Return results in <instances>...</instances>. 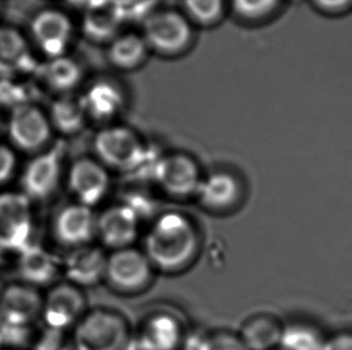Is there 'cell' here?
<instances>
[{
  "instance_id": "6da1fadb",
  "label": "cell",
  "mask_w": 352,
  "mask_h": 350,
  "mask_svg": "<svg viewBox=\"0 0 352 350\" xmlns=\"http://www.w3.org/2000/svg\"><path fill=\"white\" fill-rule=\"evenodd\" d=\"M141 248L157 272L182 274L195 264L200 256V228L188 213L164 210L148 224Z\"/></svg>"
},
{
  "instance_id": "7a4b0ae2",
  "label": "cell",
  "mask_w": 352,
  "mask_h": 350,
  "mask_svg": "<svg viewBox=\"0 0 352 350\" xmlns=\"http://www.w3.org/2000/svg\"><path fill=\"white\" fill-rule=\"evenodd\" d=\"M93 156L112 173L143 174L148 170V179L157 157H151L146 143L133 128L122 124L100 126L94 135Z\"/></svg>"
},
{
  "instance_id": "3957f363",
  "label": "cell",
  "mask_w": 352,
  "mask_h": 350,
  "mask_svg": "<svg viewBox=\"0 0 352 350\" xmlns=\"http://www.w3.org/2000/svg\"><path fill=\"white\" fill-rule=\"evenodd\" d=\"M75 350H129L133 329L122 313L112 308H88L72 330Z\"/></svg>"
},
{
  "instance_id": "277c9868",
  "label": "cell",
  "mask_w": 352,
  "mask_h": 350,
  "mask_svg": "<svg viewBox=\"0 0 352 350\" xmlns=\"http://www.w3.org/2000/svg\"><path fill=\"white\" fill-rule=\"evenodd\" d=\"M140 33L151 53L177 58L192 46L195 27L181 10L160 9L143 19Z\"/></svg>"
},
{
  "instance_id": "5b68a950",
  "label": "cell",
  "mask_w": 352,
  "mask_h": 350,
  "mask_svg": "<svg viewBox=\"0 0 352 350\" xmlns=\"http://www.w3.org/2000/svg\"><path fill=\"white\" fill-rule=\"evenodd\" d=\"M67 144L53 142L50 147L34 154L21 175V191L33 203L52 198L65 181Z\"/></svg>"
},
{
  "instance_id": "8992f818",
  "label": "cell",
  "mask_w": 352,
  "mask_h": 350,
  "mask_svg": "<svg viewBox=\"0 0 352 350\" xmlns=\"http://www.w3.org/2000/svg\"><path fill=\"white\" fill-rule=\"evenodd\" d=\"M157 271L136 245L109 251L104 283L120 295H138L152 285Z\"/></svg>"
},
{
  "instance_id": "52a82bcc",
  "label": "cell",
  "mask_w": 352,
  "mask_h": 350,
  "mask_svg": "<svg viewBox=\"0 0 352 350\" xmlns=\"http://www.w3.org/2000/svg\"><path fill=\"white\" fill-rule=\"evenodd\" d=\"M204 172L199 162L186 152H168L159 155L149 179L157 191L173 200L195 198Z\"/></svg>"
},
{
  "instance_id": "ba28073f",
  "label": "cell",
  "mask_w": 352,
  "mask_h": 350,
  "mask_svg": "<svg viewBox=\"0 0 352 350\" xmlns=\"http://www.w3.org/2000/svg\"><path fill=\"white\" fill-rule=\"evenodd\" d=\"M5 133L16 152L36 154L53 143L52 125L47 110L38 104H24L11 109L5 120Z\"/></svg>"
},
{
  "instance_id": "9c48e42d",
  "label": "cell",
  "mask_w": 352,
  "mask_h": 350,
  "mask_svg": "<svg viewBox=\"0 0 352 350\" xmlns=\"http://www.w3.org/2000/svg\"><path fill=\"white\" fill-rule=\"evenodd\" d=\"M33 202L22 191L0 192V250L16 255L34 244Z\"/></svg>"
},
{
  "instance_id": "30bf717a",
  "label": "cell",
  "mask_w": 352,
  "mask_h": 350,
  "mask_svg": "<svg viewBox=\"0 0 352 350\" xmlns=\"http://www.w3.org/2000/svg\"><path fill=\"white\" fill-rule=\"evenodd\" d=\"M29 41L45 59L69 54L76 35L72 17L60 9L47 8L34 14L29 23Z\"/></svg>"
},
{
  "instance_id": "8fae6325",
  "label": "cell",
  "mask_w": 352,
  "mask_h": 350,
  "mask_svg": "<svg viewBox=\"0 0 352 350\" xmlns=\"http://www.w3.org/2000/svg\"><path fill=\"white\" fill-rule=\"evenodd\" d=\"M65 184L75 202L96 209L105 202L112 186L111 172L96 157H78L67 167Z\"/></svg>"
},
{
  "instance_id": "7c38bea8",
  "label": "cell",
  "mask_w": 352,
  "mask_h": 350,
  "mask_svg": "<svg viewBox=\"0 0 352 350\" xmlns=\"http://www.w3.org/2000/svg\"><path fill=\"white\" fill-rule=\"evenodd\" d=\"M242 179L229 170H214L204 173L195 202L204 211L213 215L234 213L244 202Z\"/></svg>"
},
{
  "instance_id": "4fadbf2b",
  "label": "cell",
  "mask_w": 352,
  "mask_h": 350,
  "mask_svg": "<svg viewBox=\"0 0 352 350\" xmlns=\"http://www.w3.org/2000/svg\"><path fill=\"white\" fill-rule=\"evenodd\" d=\"M88 311L85 289L67 281H58L43 295L41 319L43 327L72 331Z\"/></svg>"
},
{
  "instance_id": "5bb4252c",
  "label": "cell",
  "mask_w": 352,
  "mask_h": 350,
  "mask_svg": "<svg viewBox=\"0 0 352 350\" xmlns=\"http://www.w3.org/2000/svg\"><path fill=\"white\" fill-rule=\"evenodd\" d=\"M186 329L181 318L165 310L149 313L133 330L135 350H183Z\"/></svg>"
},
{
  "instance_id": "9a60e30c",
  "label": "cell",
  "mask_w": 352,
  "mask_h": 350,
  "mask_svg": "<svg viewBox=\"0 0 352 350\" xmlns=\"http://www.w3.org/2000/svg\"><path fill=\"white\" fill-rule=\"evenodd\" d=\"M43 294L33 285L17 282L0 292V327L32 329L41 319Z\"/></svg>"
},
{
  "instance_id": "2e32d148",
  "label": "cell",
  "mask_w": 352,
  "mask_h": 350,
  "mask_svg": "<svg viewBox=\"0 0 352 350\" xmlns=\"http://www.w3.org/2000/svg\"><path fill=\"white\" fill-rule=\"evenodd\" d=\"M98 213L78 202L64 205L53 220V235L69 251L96 242Z\"/></svg>"
},
{
  "instance_id": "e0dca14e",
  "label": "cell",
  "mask_w": 352,
  "mask_h": 350,
  "mask_svg": "<svg viewBox=\"0 0 352 350\" xmlns=\"http://www.w3.org/2000/svg\"><path fill=\"white\" fill-rule=\"evenodd\" d=\"M142 222L123 202L112 204L98 213L96 240L107 251L136 245Z\"/></svg>"
},
{
  "instance_id": "ac0fdd59",
  "label": "cell",
  "mask_w": 352,
  "mask_h": 350,
  "mask_svg": "<svg viewBox=\"0 0 352 350\" xmlns=\"http://www.w3.org/2000/svg\"><path fill=\"white\" fill-rule=\"evenodd\" d=\"M83 108L89 123L100 126L113 124L126 106V95L119 83L110 78H99L91 82L80 94Z\"/></svg>"
},
{
  "instance_id": "d6986e66",
  "label": "cell",
  "mask_w": 352,
  "mask_h": 350,
  "mask_svg": "<svg viewBox=\"0 0 352 350\" xmlns=\"http://www.w3.org/2000/svg\"><path fill=\"white\" fill-rule=\"evenodd\" d=\"M107 255L96 242L70 250L63 258V277L82 289L96 287L105 279Z\"/></svg>"
},
{
  "instance_id": "ffe728a7",
  "label": "cell",
  "mask_w": 352,
  "mask_h": 350,
  "mask_svg": "<svg viewBox=\"0 0 352 350\" xmlns=\"http://www.w3.org/2000/svg\"><path fill=\"white\" fill-rule=\"evenodd\" d=\"M38 64L28 36L9 25H0V78L34 77Z\"/></svg>"
},
{
  "instance_id": "44dd1931",
  "label": "cell",
  "mask_w": 352,
  "mask_h": 350,
  "mask_svg": "<svg viewBox=\"0 0 352 350\" xmlns=\"http://www.w3.org/2000/svg\"><path fill=\"white\" fill-rule=\"evenodd\" d=\"M17 274L21 282L35 288L51 287L63 276V258L36 242L17 253Z\"/></svg>"
},
{
  "instance_id": "7402d4cb",
  "label": "cell",
  "mask_w": 352,
  "mask_h": 350,
  "mask_svg": "<svg viewBox=\"0 0 352 350\" xmlns=\"http://www.w3.org/2000/svg\"><path fill=\"white\" fill-rule=\"evenodd\" d=\"M34 77L43 89L54 96L75 94L83 82V69L76 59L64 54L40 62Z\"/></svg>"
},
{
  "instance_id": "603a6c76",
  "label": "cell",
  "mask_w": 352,
  "mask_h": 350,
  "mask_svg": "<svg viewBox=\"0 0 352 350\" xmlns=\"http://www.w3.org/2000/svg\"><path fill=\"white\" fill-rule=\"evenodd\" d=\"M151 51L141 33H118L106 45V59L115 70L130 72L147 62Z\"/></svg>"
},
{
  "instance_id": "cb8c5ba5",
  "label": "cell",
  "mask_w": 352,
  "mask_h": 350,
  "mask_svg": "<svg viewBox=\"0 0 352 350\" xmlns=\"http://www.w3.org/2000/svg\"><path fill=\"white\" fill-rule=\"evenodd\" d=\"M47 115L54 133L64 137L76 136L89 124L80 95L76 94L54 96L48 107Z\"/></svg>"
},
{
  "instance_id": "d4e9b609",
  "label": "cell",
  "mask_w": 352,
  "mask_h": 350,
  "mask_svg": "<svg viewBox=\"0 0 352 350\" xmlns=\"http://www.w3.org/2000/svg\"><path fill=\"white\" fill-rule=\"evenodd\" d=\"M284 323L271 313H256L247 318L238 331L249 350H272L280 346Z\"/></svg>"
},
{
  "instance_id": "484cf974",
  "label": "cell",
  "mask_w": 352,
  "mask_h": 350,
  "mask_svg": "<svg viewBox=\"0 0 352 350\" xmlns=\"http://www.w3.org/2000/svg\"><path fill=\"white\" fill-rule=\"evenodd\" d=\"M120 17L119 6L100 1V4L89 6L87 10L83 30L87 36L93 40H102L109 43L111 38L118 34Z\"/></svg>"
},
{
  "instance_id": "4316f807",
  "label": "cell",
  "mask_w": 352,
  "mask_h": 350,
  "mask_svg": "<svg viewBox=\"0 0 352 350\" xmlns=\"http://www.w3.org/2000/svg\"><path fill=\"white\" fill-rule=\"evenodd\" d=\"M33 76L1 77L0 78V109H11L24 104H38L43 88Z\"/></svg>"
},
{
  "instance_id": "83f0119b",
  "label": "cell",
  "mask_w": 352,
  "mask_h": 350,
  "mask_svg": "<svg viewBox=\"0 0 352 350\" xmlns=\"http://www.w3.org/2000/svg\"><path fill=\"white\" fill-rule=\"evenodd\" d=\"M324 336L319 327L303 322L284 324L280 348L284 350H324Z\"/></svg>"
},
{
  "instance_id": "f1b7e54d",
  "label": "cell",
  "mask_w": 352,
  "mask_h": 350,
  "mask_svg": "<svg viewBox=\"0 0 352 350\" xmlns=\"http://www.w3.org/2000/svg\"><path fill=\"white\" fill-rule=\"evenodd\" d=\"M181 11L194 27L210 28L224 19L229 0H182Z\"/></svg>"
},
{
  "instance_id": "f546056e",
  "label": "cell",
  "mask_w": 352,
  "mask_h": 350,
  "mask_svg": "<svg viewBox=\"0 0 352 350\" xmlns=\"http://www.w3.org/2000/svg\"><path fill=\"white\" fill-rule=\"evenodd\" d=\"M183 350H249L238 332L219 329L202 334H186Z\"/></svg>"
},
{
  "instance_id": "4dcf8cb0",
  "label": "cell",
  "mask_w": 352,
  "mask_h": 350,
  "mask_svg": "<svg viewBox=\"0 0 352 350\" xmlns=\"http://www.w3.org/2000/svg\"><path fill=\"white\" fill-rule=\"evenodd\" d=\"M284 0H229V11L247 23H260L271 19Z\"/></svg>"
},
{
  "instance_id": "1f68e13d",
  "label": "cell",
  "mask_w": 352,
  "mask_h": 350,
  "mask_svg": "<svg viewBox=\"0 0 352 350\" xmlns=\"http://www.w3.org/2000/svg\"><path fill=\"white\" fill-rule=\"evenodd\" d=\"M32 350H75L72 331L43 327L33 338Z\"/></svg>"
},
{
  "instance_id": "d6a6232c",
  "label": "cell",
  "mask_w": 352,
  "mask_h": 350,
  "mask_svg": "<svg viewBox=\"0 0 352 350\" xmlns=\"http://www.w3.org/2000/svg\"><path fill=\"white\" fill-rule=\"evenodd\" d=\"M17 152L9 143L0 142V186L8 184L17 171Z\"/></svg>"
},
{
  "instance_id": "836d02e7",
  "label": "cell",
  "mask_w": 352,
  "mask_h": 350,
  "mask_svg": "<svg viewBox=\"0 0 352 350\" xmlns=\"http://www.w3.org/2000/svg\"><path fill=\"white\" fill-rule=\"evenodd\" d=\"M324 350H352V332H338L327 337Z\"/></svg>"
},
{
  "instance_id": "e575fe53",
  "label": "cell",
  "mask_w": 352,
  "mask_h": 350,
  "mask_svg": "<svg viewBox=\"0 0 352 350\" xmlns=\"http://www.w3.org/2000/svg\"><path fill=\"white\" fill-rule=\"evenodd\" d=\"M316 6L326 11H339L350 6L352 0H313Z\"/></svg>"
},
{
  "instance_id": "d590c367",
  "label": "cell",
  "mask_w": 352,
  "mask_h": 350,
  "mask_svg": "<svg viewBox=\"0 0 352 350\" xmlns=\"http://www.w3.org/2000/svg\"><path fill=\"white\" fill-rule=\"evenodd\" d=\"M5 121L3 120V115H1V109H0V132L4 130Z\"/></svg>"
},
{
  "instance_id": "8d00e7d4",
  "label": "cell",
  "mask_w": 352,
  "mask_h": 350,
  "mask_svg": "<svg viewBox=\"0 0 352 350\" xmlns=\"http://www.w3.org/2000/svg\"><path fill=\"white\" fill-rule=\"evenodd\" d=\"M4 342H3V337L0 335V350H4Z\"/></svg>"
},
{
  "instance_id": "74e56055",
  "label": "cell",
  "mask_w": 352,
  "mask_h": 350,
  "mask_svg": "<svg viewBox=\"0 0 352 350\" xmlns=\"http://www.w3.org/2000/svg\"><path fill=\"white\" fill-rule=\"evenodd\" d=\"M3 287H4V283H3V277H1V272H0V292H1Z\"/></svg>"
},
{
  "instance_id": "f35d334b",
  "label": "cell",
  "mask_w": 352,
  "mask_h": 350,
  "mask_svg": "<svg viewBox=\"0 0 352 350\" xmlns=\"http://www.w3.org/2000/svg\"><path fill=\"white\" fill-rule=\"evenodd\" d=\"M272 350H284L283 348H280V347H278V348H276V349H272Z\"/></svg>"
},
{
  "instance_id": "ab89813d",
  "label": "cell",
  "mask_w": 352,
  "mask_h": 350,
  "mask_svg": "<svg viewBox=\"0 0 352 350\" xmlns=\"http://www.w3.org/2000/svg\"><path fill=\"white\" fill-rule=\"evenodd\" d=\"M0 10H1V0H0Z\"/></svg>"
}]
</instances>
